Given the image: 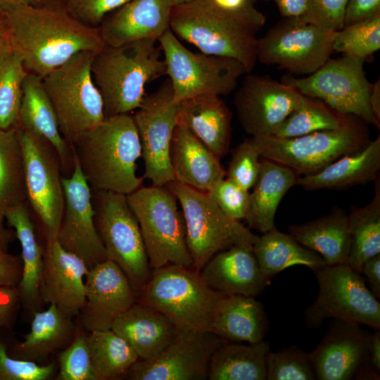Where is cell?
<instances>
[{"mask_svg":"<svg viewBox=\"0 0 380 380\" xmlns=\"http://www.w3.org/2000/svg\"><path fill=\"white\" fill-rule=\"evenodd\" d=\"M365 61L348 55L329 58L308 77L288 74L281 77V82L303 95L322 100L341 113L355 115L379 128L369 104L372 84L364 72Z\"/></svg>","mask_w":380,"mask_h":380,"instance_id":"obj_13","label":"cell"},{"mask_svg":"<svg viewBox=\"0 0 380 380\" xmlns=\"http://www.w3.org/2000/svg\"><path fill=\"white\" fill-rule=\"evenodd\" d=\"M157 42L146 39L106 46L94 56L91 75L102 96L105 117L137 110L145 96L146 84L166 74Z\"/></svg>","mask_w":380,"mask_h":380,"instance_id":"obj_4","label":"cell"},{"mask_svg":"<svg viewBox=\"0 0 380 380\" xmlns=\"http://www.w3.org/2000/svg\"><path fill=\"white\" fill-rule=\"evenodd\" d=\"M94 55L78 53L42 78L60 132L71 146L105 118L102 96L91 75Z\"/></svg>","mask_w":380,"mask_h":380,"instance_id":"obj_6","label":"cell"},{"mask_svg":"<svg viewBox=\"0 0 380 380\" xmlns=\"http://www.w3.org/2000/svg\"><path fill=\"white\" fill-rule=\"evenodd\" d=\"M4 213L6 221L15 229L22 248L23 274L16 289L21 304L34 312L39 310L42 303L44 251L37 239L27 203L19 204Z\"/></svg>","mask_w":380,"mask_h":380,"instance_id":"obj_31","label":"cell"},{"mask_svg":"<svg viewBox=\"0 0 380 380\" xmlns=\"http://www.w3.org/2000/svg\"><path fill=\"white\" fill-rule=\"evenodd\" d=\"M6 30L5 21L3 16L0 14V33Z\"/></svg>","mask_w":380,"mask_h":380,"instance_id":"obj_61","label":"cell"},{"mask_svg":"<svg viewBox=\"0 0 380 380\" xmlns=\"http://www.w3.org/2000/svg\"><path fill=\"white\" fill-rule=\"evenodd\" d=\"M87 264L63 249L56 240L46 243L41 283L42 300L53 304L66 316L77 317L86 300Z\"/></svg>","mask_w":380,"mask_h":380,"instance_id":"obj_22","label":"cell"},{"mask_svg":"<svg viewBox=\"0 0 380 380\" xmlns=\"http://www.w3.org/2000/svg\"><path fill=\"white\" fill-rule=\"evenodd\" d=\"M23 274L21 258L0 251V287H17Z\"/></svg>","mask_w":380,"mask_h":380,"instance_id":"obj_51","label":"cell"},{"mask_svg":"<svg viewBox=\"0 0 380 380\" xmlns=\"http://www.w3.org/2000/svg\"><path fill=\"white\" fill-rule=\"evenodd\" d=\"M270 343L262 340L248 344L224 341L214 352L209 380H266V357Z\"/></svg>","mask_w":380,"mask_h":380,"instance_id":"obj_35","label":"cell"},{"mask_svg":"<svg viewBox=\"0 0 380 380\" xmlns=\"http://www.w3.org/2000/svg\"><path fill=\"white\" fill-rule=\"evenodd\" d=\"M253 252L262 274L268 280L291 266H306L315 273L327 265L320 255L276 227L258 236Z\"/></svg>","mask_w":380,"mask_h":380,"instance_id":"obj_36","label":"cell"},{"mask_svg":"<svg viewBox=\"0 0 380 380\" xmlns=\"http://www.w3.org/2000/svg\"><path fill=\"white\" fill-rule=\"evenodd\" d=\"M303 95L267 75H248L236 91L234 104L239 121L251 137L272 135L296 108Z\"/></svg>","mask_w":380,"mask_h":380,"instance_id":"obj_19","label":"cell"},{"mask_svg":"<svg viewBox=\"0 0 380 380\" xmlns=\"http://www.w3.org/2000/svg\"><path fill=\"white\" fill-rule=\"evenodd\" d=\"M170 162L176 182L205 193L226 176L220 159L178 124L171 140Z\"/></svg>","mask_w":380,"mask_h":380,"instance_id":"obj_27","label":"cell"},{"mask_svg":"<svg viewBox=\"0 0 380 380\" xmlns=\"http://www.w3.org/2000/svg\"><path fill=\"white\" fill-rule=\"evenodd\" d=\"M265 21L224 11L210 0H194L173 6L170 29L202 53L237 60L248 73L258 61L255 34Z\"/></svg>","mask_w":380,"mask_h":380,"instance_id":"obj_3","label":"cell"},{"mask_svg":"<svg viewBox=\"0 0 380 380\" xmlns=\"http://www.w3.org/2000/svg\"><path fill=\"white\" fill-rule=\"evenodd\" d=\"M75 157L92 191L128 195L142 186L137 175L141 146L133 116L105 117L73 146Z\"/></svg>","mask_w":380,"mask_h":380,"instance_id":"obj_2","label":"cell"},{"mask_svg":"<svg viewBox=\"0 0 380 380\" xmlns=\"http://www.w3.org/2000/svg\"><path fill=\"white\" fill-rule=\"evenodd\" d=\"M56 369L55 361L41 365L11 356L6 345L0 341V380H47Z\"/></svg>","mask_w":380,"mask_h":380,"instance_id":"obj_47","label":"cell"},{"mask_svg":"<svg viewBox=\"0 0 380 380\" xmlns=\"http://www.w3.org/2000/svg\"><path fill=\"white\" fill-rule=\"evenodd\" d=\"M369 104L374 116L380 123V82L378 80L372 84L369 94Z\"/></svg>","mask_w":380,"mask_h":380,"instance_id":"obj_58","label":"cell"},{"mask_svg":"<svg viewBox=\"0 0 380 380\" xmlns=\"http://www.w3.org/2000/svg\"><path fill=\"white\" fill-rule=\"evenodd\" d=\"M226 340L210 330L179 329L157 357L139 360L124 377L131 380L208 379L211 357Z\"/></svg>","mask_w":380,"mask_h":380,"instance_id":"obj_17","label":"cell"},{"mask_svg":"<svg viewBox=\"0 0 380 380\" xmlns=\"http://www.w3.org/2000/svg\"><path fill=\"white\" fill-rule=\"evenodd\" d=\"M27 203L24 160L17 125L0 129V210Z\"/></svg>","mask_w":380,"mask_h":380,"instance_id":"obj_39","label":"cell"},{"mask_svg":"<svg viewBox=\"0 0 380 380\" xmlns=\"http://www.w3.org/2000/svg\"><path fill=\"white\" fill-rule=\"evenodd\" d=\"M298 177L295 171L286 165L265 158L261 161L244 218L251 228L265 233L275 227L278 205L288 191L296 184Z\"/></svg>","mask_w":380,"mask_h":380,"instance_id":"obj_34","label":"cell"},{"mask_svg":"<svg viewBox=\"0 0 380 380\" xmlns=\"http://www.w3.org/2000/svg\"><path fill=\"white\" fill-rule=\"evenodd\" d=\"M30 4L27 0H0V13L16 6Z\"/></svg>","mask_w":380,"mask_h":380,"instance_id":"obj_59","label":"cell"},{"mask_svg":"<svg viewBox=\"0 0 380 380\" xmlns=\"http://www.w3.org/2000/svg\"><path fill=\"white\" fill-rule=\"evenodd\" d=\"M179 102L174 100L170 80H166L154 92L144 96L133 116L138 131L144 179L162 186L175 181L170 162V148L177 125Z\"/></svg>","mask_w":380,"mask_h":380,"instance_id":"obj_16","label":"cell"},{"mask_svg":"<svg viewBox=\"0 0 380 380\" xmlns=\"http://www.w3.org/2000/svg\"><path fill=\"white\" fill-rule=\"evenodd\" d=\"M173 6H177L182 4H185L187 2H190L194 0H171Z\"/></svg>","mask_w":380,"mask_h":380,"instance_id":"obj_62","label":"cell"},{"mask_svg":"<svg viewBox=\"0 0 380 380\" xmlns=\"http://www.w3.org/2000/svg\"><path fill=\"white\" fill-rule=\"evenodd\" d=\"M232 114L220 96L205 94L179 102L177 124L184 126L220 160L229 152Z\"/></svg>","mask_w":380,"mask_h":380,"instance_id":"obj_26","label":"cell"},{"mask_svg":"<svg viewBox=\"0 0 380 380\" xmlns=\"http://www.w3.org/2000/svg\"><path fill=\"white\" fill-rule=\"evenodd\" d=\"M10 44L6 30L0 33V55L10 47Z\"/></svg>","mask_w":380,"mask_h":380,"instance_id":"obj_60","label":"cell"},{"mask_svg":"<svg viewBox=\"0 0 380 380\" xmlns=\"http://www.w3.org/2000/svg\"><path fill=\"white\" fill-rule=\"evenodd\" d=\"M130 0H68V12L76 19L94 26L109 12L120 8Z\"/></svg>","mask_w":380,"mask_h":380,"instance_id":"obj_49","label":"cell"},{"mask_svg":"<svg viewBox=\"0 0 380 380\" xmlns=\"http://www.w3.org/2000/svg\"><path fill=\"white\" fill-rule=\"evenodd\" d=\"M353 116L333 109L319 99L303 95L300 104L272 135L289 138L317 131L339 129L348 124Z\"/></svg>","mask_w":380,"mask_h":380,"instance_id":"obj_40","label":"cell"},{"mask_svg":"<svg viewBox=\"0 0 380 380\" xmlns=\"http://www.w3.org/2000/svg\"><path fill=\"white\" fill-rule=\"evenodd\" d=\"M184 216L187 247L198 272L216 253L233 246L253 249L258 236L227 217L207 193L174 181L167 184Z\"/></svg>","mask_w":380,"mask_h":380,"instance_id":"obj_9","label":"cell"},{"mask_svg":"<svg viewBox=\"0 0 380 380\" xmlns=\"http://www.w3.org/2000/svg\"><path fill=\"white\" fill-rule=\"evenodd\" d=\"M111 329L127 341L141 360L157 357L179 331L162 312L138 302L116 318Z\"/></svg>","mask_w":380,"mask_h":380,"instance_id":"obj_28","label":"cell"},{"mask_svg":"<svg viewBox=\"0 0 380 380\" xmlns=\"http://www.w3.org/2000/svg\"><path fill=\"white\" fill-rule=\"evenodd\" d=\"M365 362L377 374H380V330L374 329L371 334L367 346V355Z\"/></svg>","mask_w":380,"mask_h":380,"instance_id":"obj_56","label":"cell"},{"mask_svg":"<svg viewBox=\"0 0 380 380\" xmlns=\"http://www.w3.org/2000/svg\"><path fill=\"white\" fill-rule=\"evenodd\" d=\"M362 273L366 277L371 292L377 299L380 298V254L372 257L364 264Z\"/></svg>","mask_w":380,"mask_h":380,"instance_id":"obj_54","label":"cell"},{"mask_svg":"<svg viewBox=\"0 0 380 380\" xmlns=\"http://www.w3.org/2000/svg\"><path fill=\"white\" fill-rule=\"evenodd\" d=\"M20 56L11 46L0 55V129L18 123L23 85L27 74Z\"/></svg>","mask_w":380,"mask_h":380,"instance_id":"obj_41","label":"cell"},{"mask_svg":"<svg viewBox=\"0 0 380 380\" xmlns=\"http://www.w3.org/2000/svg\"><path fill=\"white\" fill-rule=\"evenodd\" d=\"M58 380H96L93 370L88 336L77 331L72 342L58 355Z\"/></svg>","mask_w":380,"mask_h":380,"instance_id":"obj_44","label":"cell"},{"mask_svg":"<svg viewBox=\"0 0 380 380\" xmlns=\"http://www.w3.org/2000/svg\"><path fill=\"white\" fill-rule=\"evenodd\" d=\"M260 157L310 175L341 157L361 151L369 143L365 122L353 116L346 126L289 138L273 135L250 138Z\"/></svg>","mask_w":380,"mask_h":380,"instance_id":"obj_7","label":"cell"},{"mask_svg":"<svg viewBox=\"0 0 380 380\" xmlns=\"http://www.w3.org/2000/svg\"><path fill=\"white\" fill-rule=\"evenodd\" d=\"M334 51L364 58L380 49V13L333 33Z\"/></svg>","mask_w":380,"mask_h":380,"instance_id":"obj_42","label":"cell"},{"mask_svg":"<svg viewBox=\"0 0 380 380\" xmlns=\"http://www.w3.org/2000/svg\"><path fill=\"white\" fill-rule=\"evenodd\" d=\"M349 219L350 249L347 265L362 273L364 264L380 254V180H375V193L365 206H352Z\"/></svg>","mask_w":380,"mask_h":380,"instance_id":"obj_37","label":"cell"},{"mask_svg":"<svg viewBox=\"0 0 380 380\" xmlns=\"http://www.w3.org/2000/svg\"><path fill=\"white\" fill-rule=\"evenodd\" d=\"M333 33L298 18H284L258 39L257 59L290 74H312L334 51Z\"/></svg>","mask_w":380,"mask_h":380,"instance_id":"obj_15","label":"cell"},{"mask_svg":"<svg viewBox=\"0 0 380 380\" xmlns=\"http://www.w3.org/2000/svg\"><path fill=\"white\" fill-rule=\"evenodd\" d=\"M199 272L210 288L227 295L255 297L270 284L253 249L241 246H233L216 253Z\"/></svg>","mask_w":380,"mask_h":380,"instance_id":"obj_24","label":"cell"},{"mask_svg":"<svg viewBox=\"0 0 380 380\" xmlns=\"http://www.w3.org/2000/svg\"><path fill=\"white\" fill-rule=\"evenodd\" d=\"M21 305L16 287H0V329L12 326Z\"/></svg>","mask_w":380,"mask_h":380,"instance_id":"obj_50","label":"cell"},{"mask_svg":"<svg viewBox=\"0 0 380 380\" xmlns=\"http://www.w3.org/2000/svg\"><path fill=\"white\" fill-rule=\"evenodd\" d=\"M217 7L241 15L263 19L265 16L256 9L254 4L256 0H210Z\"/></svg>","mask_w":380,"mask_h":380,"instance_id":"obj_53","label":"cell"},{"mask_svg":"<svg viewBox=\"0 0 380 380\" xmlns=\"http://www.w3.org/2000/svg\"><path fill=\"white\" fill-rule=\"evenodd\" d=\"M171 0H130L99 27L106 46L160 37L170 27Z\"/></svg>","mask_w":380,"mask_h":380,"instance_id":"obj_23","label":"cell"},{"mask_svg":"<svg viewBox=\"0 0 380 380\" xmlns=\"http://www.w3.org/2000/svg\"><path fill=\"white\" fill-rule=\"evenodd\" d=\"M380 170V136L361 151L345 155L318 172L299 177L296 184L313 191L342 190L375 181Z\"/></svg>","mask_w":380,"mask_h":380,"instance_id":"obj_29","label":"cell"},{"mask_svg":"<svg viewBox=\"0 0 380 380\" xmlns=\"http://www.w3.org/2000/svg\"><path fill=\"white\" fill-rule=\"evenodd\" d=\"M86 300L78 317L87 332L110 329L114 321L136 303L138 295L122 269L106 260L89 270Z\"/></svg>","mask_w":380,"mask_h":380,"instance_id":"obj_20","label":"cell"},{"mask_svg":"<svg viewBox=\"0 0 380 380\" xmlns=\"http://www.w3.org/2000/svg\"><path fill=\"white\" fill-rule=\"evenodd\" d=\"M91 192L95 224L108 258L122 269L139 295L152 270L127 196L106 191Z\"/></svg>","mask_w":380,"mask_h":380,"instance_id":"obj_11","label":"cell"},{"mask_svg":"<svg viewBox=\"0 0 380 380\" xmlns=\"http://www.w3.org/2000/svg\"><path fill=\"white\" fill-rule=\"evenodd\" d=\"M23 129L47 141L56 151L62 171L72 174L75 154L62 136L56 113L44 90L41 77L27 72L23 85V96L18 123Z\"/></svg>","mask_w":380,"mask_h":380,"instance_id":"obj_25","label":"cell"},{"mask_svg":"<svg viewBox=\"0 0 380 380\" xmlns=\"http://www.w3.org/2000/svg\"><path fill=\"white\" fill-rule=\"evenodd\" d=\"M158 42L177 102L205 94L227 95L236 89L239 79L248 73L236 59L191 51L170 27Z\"/></svg>","mask_w":380,"mask_h":380,"instance_id":"obj_10","label":"cell"},{"mask_svg":"<svg viewBox=\"0 0 380 380\" xmlns=\"http://www.w3.org/2000/svg\"><path fill=\"white\" fill-rule=\"evenodd\" d=\"M88 344L96 380L125 376L139 360L127 341L111 329L89 332Z\"/></svg>","mask_w":380,"mask_h":380,"instance_id":"obj_38","label":"cell"},{"mask_svg":"<svg viewBox=\"0 0 380 380\" xmlns=\"http://www.w3.org/2000/svg\"><path fill=\"white\" fill-rule=\"evenodd\" d=\"M5 221L4 213L0 210V251L6 252L10 243L16 236L15 232H12L6 227Z\"/></svg>","mask_w":380,"mask_h":380,"instance_id":"obj_57","label":"cell"},{"mask_svg":"<svg viewBox=\"0 0 380 380\" xmlns=\"http://www.w3.org/2000/svg\"><path fill=\"white\" fill-rule=\"evenodd\" d=\"M315 274L319 289L304 312L307 327L318 329L333 318L380 329V303L360 273L340 264L326 265Z\"/></svg>","mask_w":380,"mask_h":380,"instance_id":"obj_12","label":"cell"},{"mask_svg":"<svg viewBox=\"0 0 380 380\" xmlns=\"http://www.w3.org/2000/svg\"><path fill=\"white\" fill-rule=\"evenodd\" d=\"M289 234L302 246L319 255L328 265L347 264L350 249L348 215L334 206L327 215L299 225Z\"/></svg>","mask_w":380,"mask_h":380,"instance_id":"obj_30","label":"cell"},{"mask_svg":"<svg viewBox=\"0 0 380 380\" xmlns=\"http://www.w3.org/2000/svg\"><path fill=\"white\" fill-rule=\"evenodd\" d=\"M27 1L30 2V4H31V1H34V2H41V1H44V0H27Z\"/></svg>","mask_w":380,"mask_h":380,"instance_id":"obj_63","label":"cell"},{"mask_svg":"<svg viewBox=\"0 0 380 380\" xmlns=\"http://www.w3.org/2000/svg\"><path fill=\"white\" fill-rule=\"evenodd\" d=\"M260 157L250 138L246 139L232 151L227 178L248 191L258 179L261 166Z\"/></svg>","mask_w":380,"mask_h":380,"instance_id":"obj_45","label":"cell"},{"mask_svg":"<svg viewBox=\"0 0 380 380\" xmlns=\"http://www.w3.org/2000/svg\"><path fill=\"white\" fill-rule=\"evenodd\" d=\"M348 0H308L306 13L300 18L327 32H335L344 27Z\"/></svg>","mask_w":380,"mask_h":380,"instance_id":"obj_48","label":"cell"},{"mask_svg":"<svg viewBox=\"0 0 380 380\" xmlns=\"http://www.w3.org/2000/svg\"><path fill=\"white\" fill-rule=\"evenodd\" d=\"M271 1L277 4L281 15L284 18H301L306 13L308 9V0Z\"/></svg>","mask_w":380,"mask_h":380,"instance_id":"obj_55","label":"cell"},{"mask_svg":"<svg viewBox=\"0 0 380 380\" xmlns=\"http://www.w3.org/2000/svg\"><path fill=\"white\" fill-rule=\"evenodd\" d=\"M0 14L11 48L28 72L42 78L78 53L96 54L106 46L99 27L84 24L63 10L27 4Z\"/></svg>","mask_w":380,"mask_h":380,"instance_id":"obj_1","label":"cell"},{"mask_svg":"<svg viewBox=\"0 0 380 380\" xmlns=\"http://www.w3.org/2000/svg\"><path fill=\"white\" fill-rule=\"evenodd\" d=\"M266 380L317 379L308 353L296 345L277 353L270 351L266 357Z\"/></svg>","mask_w":380,"mask_h":380,"instance_id":"obj_43","label":"cell"},{"mask_svg":"<svg viewBox=\"0 0 380 380\" xmlns=\"http://www.w3.org/2000/svg\"><path fill=\"white\" fill-rule=\"evenodd\" d=\"M127 199L139 223L151 269L169 264L193 267L184 216L168 186H141Z\"/></svg>","mask_w":380,"mask_h":380,"instance_id":"obj_8","label":"cell"},{"mask_svg":"<svg viewBox=\"0 0 380 380\" xmlns=\"http://www.w3.org/2000/svg\"><path fill=\"white\" fill-rule=\"evenodd\" d=\"M270 329L264 305L255 297L227 295L219 303L210 331L224 340L255 343Z\"/></svg>","mask_w":380,"mask_h":380,"instance_id":"obj_33","label":"cell"},{"mask_svg":"<svg viewBox=\"0 0 380 380\" xmlns=\"http://www.w3.org/2000/svg\"><path fill=\"white\" fill-rule=\"evenodd\" d=\"M78 329L72 319L56 305L49 304L44 311L34 312L29 333L15 344L10 355L20 360L39 362L55 351L65 348L73 340Z\"/></svg>","mask_w":380,"mask_h":380,"instance_id":"obj_32","label":"cell"},{"mask_svg":"<svg viewBox=\"0 0 380 380\" xmlns=\"http://www.w3.org/2000/svg\"><path fill=\"white\" fill-rule=\"evenodd\" d=\"M380 13V0H348L344 26L360 22Z\"/></svg>","mask_w":380,"mask_h":380,"instance_id":"obj_52","label":"cell"},{"mask_svg":"<svg viewBox=\"0 0 380 380\" xmlns=\"http://www.w3.org/2000/svg\"><path fill=\"white\" fill-rule=\"evenodd\" d=\"M371 333L360 324L334 319L322 340L308 353L319 380H349L367 355Z\"/></svg>","mask_w":380,"mask_h":380,"instance_id":"obj_21","label":"cell"},{"mask_svg":"<svg viewBox=\"0 0 380 380\" xmlns=\"http://www.w3.org/2000/svg\"><path fill=\"white\" fill-rule=\"evenodd\" d=\"M226 296L210 288L193 267L169 264L152 270L137 302L160 311L179 329L210 330Z\"/></svg>","mask_w":380,"mask_h":380,"instance_id":"obj_5","label":"cell"},{"mask_svg":"<svg viewBox=\"0 0 380 380\" xmlns=\"http://www.w3.org/2000/svg\"><path fill=\"white\" fill-rule=\"evenodd\" d=\"M64 210L56 241L80 258L89 269L108 260L94 220L91 189L75 157V167L63 177Z\"/></svg>","mask_w":380,"mask_h":380,"instance_id":"obj_18","label":"cell"},{"mask_svg":"<svg viewBox=\"0 0 380 380\" xmlns=\"http://www.w3.org/2000/svg\"><path fill=\"white\" fill-rule=\"evenodd\" d=\"M220 210L229 218L244 219L250 205V194L232 180L223 178L206 192Z\"/></svg>","mask_w":380,"mask_h":380,"instance_id":"obj_46","label":"cell"},{"mask_svg":"<svg viewBox=\"0 0 380 380\" xmlns=\"http://www.w3.org/2000/svg\"><path fill=\"white\" fill-rule=\"evenodd\" d=\"M23 160L27 202L42 225L46 243L56 240L64 210L61 165L53 147L17 125Z\"/></svg>","mask_w":380,"mask_h":380,"instance_id":"obj_14","label":"cell"}]
</instances>
